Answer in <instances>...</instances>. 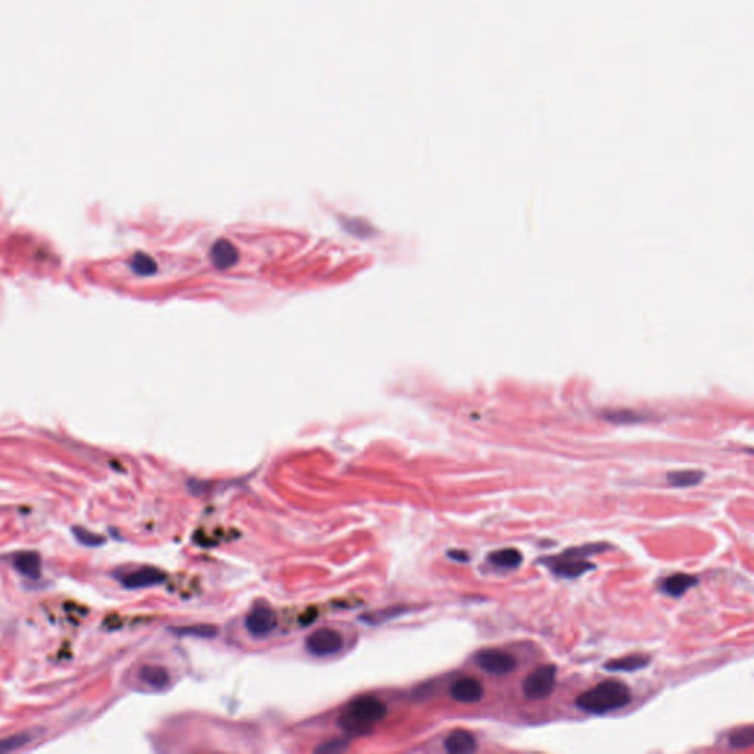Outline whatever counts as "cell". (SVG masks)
Listing matches in <instances>:
<instances>
[{
  "label": "cell",
  "instance_id": "cell-1",
  "mask_svg": "<svg viewBox=\"0 0 754 754\" xmlns=\"http://www.w3.org/2000/svg\"><path fill=\"white\" fill-rule=\"evenodd\" d=\"M631 690L620 680H605L579 695L575 704L579 710L592 715H604L626 707L631 703Z\"/></svg>",
  "mask_w": 754,
  "mask_h": 754
},
{
  "label": "cell",
  "instance_id": "cell-2",
  "mask_svg": "<svg viewBox=\"0 0 754 754\" xmlns=\"http://www.w3.org/2000/svg\"><path fill=\"white\" fill-rule=\"evenodd\" d=\"M386 713L388 707L382 700L371 697V695L358 697L348 706L346 713L341 718V727L350 732L359 734L362 731H369L374 723L383 720Z\"/></svg>",
  "mask_w": 754,
  "mask_h": 754
},
{
  "label": "cell",
  "instance_id": "cell-3",
  "mask_svg": "<svg viewBox=\"0 0 754 754\" xmlns=\"http://www.w3.org/2000/svg\"><path fill=\"white\" fill-rule=\"evenodd\" d=\"M557 668L554 664H544L529 673L523 683V692L530 700L548 699L556 687Z\"/></svg>",
  "mask_w": 754,
  "mask_h": 754
},
{
  "label": "cell",
  "instance_id": "cell-4",
  "mask_svg": "<svg viewBox=\"0 0 754 754\" xmlns=\"http://www.w3.org/2000/svg\"><path fill=\"white\" fill-rule=\"evenodd\" d=\"M307 651L314 656L324 657L339 652L343 647V636L331 628H320L314 631L306 641Z\"/></svg>",
  "mask_w": 754,
  "mask_h": 754
},
{
  "label": "cell",
  "instance_id": "cell-5",
  "mask_svg": "<svg viewBox=\"0 0 754 754\" xmlns=\"http://www.w3.org/2000/svg\"><path fill=\"white\" fill-rule=\"evenodd\" d=\"M474 660L482 671L491 675H507L517 668L516 657L502 650H482Z\"/></svg>",
  "mask_w": 754,
  "mask_h": 754
},
{
  "label": "cell",
  "instance_id": "cell-6",
  "mask_svg": "<svg viewBox=\"0 0 754 754\" xmlns=\"http://www.w3.org/2000/svg\"><path fill=\"white\" fill-rule=\"evenodd\" d=\"M275 625H277V617H275L271 608L264 605L255 607L245 619L246 631L255 638H264L270 635L274 631Z\"/></svg>",
  "mask_w": 754,
  "mask_h": 754
},
{
  "label": "cell",
  "instance_id": "cell-7",
  "mask_svg": "<svg viewBox=\"0 0 754 754\" xmlns=\"http://www.w3.org/2000/svg\"><path fill=\"white\" fill-rule=\"evenodd\" d=\"M451 697L460 703H477L484 697V687L476 678L464 676L453 684Z\"/></svg>",
  "mask_w": 754,
  "mask_h": 754
},
{
  "label": "cell",
  "instance_id": "cell-8",
  "mask_svg": "<svg viewBox=\"0 0 754 754\" xmlns=\"http://www.w3.org/2000/svg\"><path fill=\"white\" fill-rule=\"evenodd\" d=\"M165 581V575L155 568H142L128 573L123 579V585L127 589H142L163 584Z\"/></svg>",
  "mask_w": 754,
  "mask_h": 754
},
{
  "label": "cell",
  "instance_id": "cell-9",
  "mask_svg": "<svg viewBox=\"0 0 754 754\" xmlns=\"http://www.w3.org/2000/svg\"><path fill=\"white\" fill-rule=\"evenodd\" d=\"M551 568L556 572V575L563 577H579L581 575L592 570L596 566L592 563H588L585 560L576 558V557H563L558 556L557 558H551Z\"/></svg>",
  "mask_w": 754,
  "mask_h": 754
},
{
  "label": "cell",
  "instance_id": "cell-10",
  "mask_svg": "<svg viewBox=\"0 0 754 754\" xmlns=\"http://www.w3.org/2000/svg\"><path fill=\"white\" fill-rule=\"evenodd\" d=\"M477 743L473 734L464 729H457L445 739V750L451 754H469L476 751Z\"/></svg>",
  "mask_w": 754,
  "mask_h": 754
},
{
  "label": "cell",
  "instance_id": "cell-11",
  "mask_svg": "<svg viewBox=\"0 0 754 754\" xmlns=\"http://www.w3.org/2000/svg\"><path fill=\"white\" fill-rule=\"evenodd\" d=\"M211 259L215 267L224 270L238 263L239 252L230 242L219 240L211 248Z\"/></svg>",
  "mask_w": 754,
  "mask_h": 754
},
{
  "label": "cell",
  "instance_id": "cell-12",
  "mask_svg": "<svg viewBox=\"0 0 754 754\" xmlns=\"http://www.w3.org/2000/svg\"><path fill=\"white\" fill-rule=\"evenodd\" d=\"M13 568L27 577L39 579L41 575V558L36 551H25L13 557Z\"/></svg>",
  "mask_w": 754,
  "mask_h": 754
},
{
  "label": "cell",
  "instance_id": "cell-13",
  "mask_svg": "<svg viewBox=\"0 0 754 754\" xmlns=\"http://www.w3.org/2000/svg\"><path fill=\"white\" fill-rule=\"evenodd\" d=\"M699 584V579L695 576H691V575H685V573H676V575H672L669 576L666 581L662 584V591L664 594H668V596L671 597H680L684 596V594L692 588L694 585Z\"/></svg>",
  "mask_w": 754,
  "mask_h": 754
},
{
  "label": "cell",
  "instance_id": "cell-14",
  "mask_svg": "<svg viewBox=\"0 0 754 754\" xmlns=\"http://www.w3.org/2000/svg\"><path fill=\"white\" fill-rule=\"evenodd\" d=\"M648 664H650L648 656L632 654V656H626L622 659L610 660L604 664V669L610 672H635V671L644 669Z\"/></svg>",
  "mask_w": 754,
  "mask_h": 754
},
{
  "label": "cell",
  "instance_id": "cell-15",
  "mask_svg": "<svg viewBox=\"0 0 754 754\" xmlns=\"http://www.w3.org/2000/svg\"><path fill=\"white\" fill-rule=\"evenodd\" d=\"M488 560L495 566V568L501 569H517L519 566L523 561V556L516 548H504L491 553Z\"/></svg>",
  "mask_w": 754,
  "mask_h": 754
},
{
  "label": "cell",
  "instance_id": "cell-16",
  "mask_svg": "<svg viewBox=\"0 0 754 754\" xmlns=\"http://www.w3.org/2000/svg\"><path fill=\"white\" fill-rule=\"evenodd\" d=\"M139 678L146 685L152 688H158V690L165 688L170 684L168 672L164 668H161V666H155V664L143 666L139 672Z\"/></svg>",
  "mask_w": 754,
  "mask_h": 754
},
{
  "label": "cell",
  "instance_id": "cell-17",
  "mask_svg": "<svg viewBox=\"0 0 754 754\" xmlns=\"http://www.w3.org/2000/svg\"><path fill=\"white\" fill-rule=\"evenodd\" d=\"M704 479L701 470H679L668 474V484L675 488H691Z\"/></svg>",
  "mask_w": 754,
  "mask_h": 754
},
{
  "label": "cell",
  "instance_id": "cell-18",
  "mask_svg": "<svg viewBox=\"0 0 754 754\" xmlns=\"http://www.w3.org/2000/svg\"><path fill=\"white\" fill-rule=\"evenodd\" d=\"M33 735L28 732H18L0 739V754L17 751L32 741Z\"/></svg>",
  "mask_w": 754,
  "mask_h": 754
},
{
  "label": "cell",
  "instance_id": "cell-19",
  "mask_svg": "<svg viewBox=\"0 0 754 754\" xmlns=\"http://www.w3.org/2000/svg\"><path fill=\"white\" fill-rule=\"evenodd\" d=\"M728 743L732 748H746L753 746L754 743V729L753 727H746L741 729H736L732 732L728 738Z\"/></svg>",
  "mask_w": 754,
  "mask_h": 754
},
{
  "label": "cell",
  "instance_id": "cell-20",
  "mask_svg": "<svg viewBox=\"0 0 754 754\" xmlns=\"http://www.w3.org/2000/svg\"><path fill=\"white\" fill-rule=\"evenodd\" d=\"M130 266H132L135 273H137L140 275H151L158 268L155 261L146 254H136L132 258V263H130Z\"/></svg>",
  "mask_w": 754,
  "mask_h": 754
},
{
  "label": "cell",
  "instance_id": "cell-21",
  "mask_svg": "<svg viewBox=\"0 0 754 754\" xmlns=\"http://www.w3.org/2000/svg\"><path fill=\"white\" fill-rule=\"evenodd\" d=\"M72 533H74V536L77 538V541L83 545H87V547H100L105 544V538L104 536H100L97 533H93L90 530H87L84 528H72Z\"/></svg>",
  "mask_w": 754,
  "mask_h": 754
},
{
  "label": "cell",
  "instance_id": "cell-22",
  "mask_svg": "<svg viewBox=\"0 0 754 754\" xmlns=\"http://www.w3.org/2000/svg\"><path fill=\"white\" fill-rule=\"evenodd\" d=\"M179 632L180 633H188V635L200 636V638H212L217 633V628L210 626V625H198V626H191V628L180 629Z\"/></svg>",
  "mask_w": 754,
  "mask_h": 754
},
{
  "label": "cell",
  "instance_id": "cell-23",
  "mask_svg": "<svg viewBox=\"0 0 754 754\" xmlns=\"http://www.w3.org/2000/svg\"><path fill=\"white\" fill-rule=\"evenodd\" d=\"M346 743L345 741H339V739H336V741H330V743H326L323 744L322 747H318L317 751H324V753H335V751H342L345 748Z\"/></svg>",
  "mask_w": 754,
  "mask_h": 754
},
{
  "label": "cell",
  "instance_id": "cell-24",
  "mask_svg": "<svg viewBox=\"0 0 754 754\" xmlns=\"http://www.w3.org/2000/svg\"><path fill=\"white\" fill-rule=\"evenodd\" d=\"M446 554H448L449 558H453V560H455V561H461V563H466V561L470 560V557H469V554L466 553V551L451 549V551H448Z\"/></svg>",
  "mask_w": 754,
  "mask_h": 754
}]
</instances>
